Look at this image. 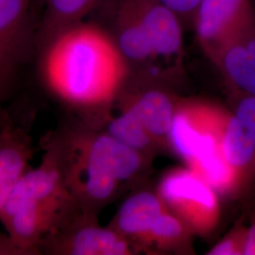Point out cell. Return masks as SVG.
I'll return each mask as SVG.
<instances>
[{"label": "cell", "mask_w": 255, "mask_h": 255, "mask_svg": "<svg viewBox=\"0 0 255 255\" xmlns=\"http://www.w3.org/2000/svg\"><path fill=\"white\" fill-rule=\"evenodd\" d=\"M39 255H123L128 254L125 238L116 229L101 228L92 216L80 214L44 237Z\"/></svg>", "instance_id": "cell-5"}, {"label": "cell", "mask_w": 255, "mask_h": 255, "mask_svg": "<svg viewBox=\"0 0 255 255\" xmlns=\"http://www.w3.org/2000/svg\"><path fill=\"white\" fill-rule=\"evenodd\" d=\"M99 2L100 0H44L43 15L36 29V46L65 27L82 22Z\"/></svg>", "instance_id": "cell-13"}, {"label": "cell", "mask_w": 255, "mask_h": 255, "mask_svg": "<svg viewBox=\"0 0 255 255\" xmlns=\"http://www.w3.org/2000/svg\"><path fill=\"white\" fill-rule=\"evenodd\" d=\"M28 166L9 193L0 222L25 255H39L37 246L48 234L82 214L68 191L52 151Z\"/></svg>", "instance_id": "cell-3"}, {"label": "cell", "mask_w": 255, "mask_h": 255, "mask_svg": "<svg viewBox=\"0 0 255 255\" xmlns=\"http://www.w3.org/2000/svg\"><path fill=\"white\" fill-rule=\"evenodd\" d=\"M162 213V205L157 197L149 192H141L123 202L115 220L114 229L122 236L149 234Z\"/></svg>", "instance_id": "cell-12"}, {"label": "cell", "mask_w": 255, "mask_h": 255, "mask_svg": "<svg viewBox=\"0 0 255 255\" xmlns=\"http://www.w3.org/2000/svg\"><path fill=\"white\" fill-rule=\"evenodd\" d=\"M14 119V116L0 102V130L3 129Z\"/></svg>", "instance_id": "cell-22"}, {"label": "cell", "mask_w": 255, "mask_h": 255, "mask_svg": "<svg viewBox=\"0 0 255 255\" xmlns=\"http://www.w3.org/2000/svg\"><path fill=\"white\" fill-rule=\"evenodd\" d=\"M32 0H0V102L13 101L22 72L34 57L36 30L31 25Z\"/></svg>", "instance_id": "cell-4"}, {"label": "cell", "mask_w": 255, "mask_h": 255, "mask_svg": "<svg viewBox=\"0 0 255 255\" xmlns=\"http://www.w3.org/2000/svg\"><path fill=\"white\" fill-rule=\"evenodd\" d=\"M247 230L245 227H237L231 235L210 251L212 255H244L246 243Z\"/></svg>", "instance_id": "cell-17"}, {"label": "cell", "mask_w": 255, "mask_h": 255, "mask_svg": "<svg viewBox=\"0 0 255 255\" xmlns=\"http://www.w3.org/2000/svg\"><path fill=\"white\" fill-rule=\"evenodd\" d=\"M106 123L105 130L109 134L136 150L144 148L149 143V133L130 108L118 117L108 119Z\"/></svg>", "instance_id": "cell-16"}, {"label": "cell", "mask_w": 255, "mask_h": 255, "mask_svg": "<svg viewBox=\"0 0 255 255\" xmlns=\"http://www.w3.org/2000/svg\"><path fill=\"white\" fill-rule=\"evenodd\" d=\"M0 255H24V253L15 245L7 233H0Z\"/></svg>", "instance_id": "cell-20"}, {"label": "cell", "mask_w": 255, "mask_h": 255, "mask_svg": "<svg viewBox=\"0 0 255 255\" xmlns=\"http://www.w3.org/2000/svg\"><path fill=\"white\" fill-rule=\"evenodd\" d=\"M160 193L167 203L183 212L211 217L218 209L215 190L197 172L182 170L167 176Z\"/></svg>", "instance_id": "cell-10"}, {"label": "cell", "mask_w": 255, "mask_h": 255, "mask_svg": "<svg viewBox=\"0 0 255 255\" xmlns=\"http://www.w3.org/2000/svg\"><path fill=\"white\" fill-rule=\"evenodd\" d=\"M180 221L172 216L162 213L155 221L149 234L160 240H172L182 235Z\"/></svg>", "instance_id": "cell-18"}, {"label": "cell", "mask_w": 255, "mask_h": 255, "mask_svg": "<svg viewBox=\"0 0 255 255\" xmlns=\"http://www.w3.org/2000/svg\"><path fill=\"white\" fill-rule=\"evenodd\" d=\"M204 129L194 123L188 114L181 112L175 115L168 134L177 152L193 163L199 152Z\"/></svg>", "instance_id": "cell-15"}, {"label": "cell", "mask_w": 255, "mask_h": 255, "mask_svg": "<svg viewBox=\"0 0 255 255\" xmlns=\"http://www.w3.org/2000/svg\"><path fill=\"white\" fill-rule=\"evenodd\" d=\"M244 255H255V212L251 226L247 230Z\"/></svg>", "instance_id": "cell-21"}, {"label": "cell", "mask_w": 255, "mask_h": 255, "mask_svg": "<svg viewBox=\"0 0 255 255\" xmlns=\"http://www.w3.org/2000/svg\"><path fill=\"white\" fill-rule=\"evenodd\" d=\"M171 9L183 25H192L194 14L201 0H158Z\"/></svg>", "instance_id": "cell-19"}, {"label": "cell", "mask_w": 255, "mask_h": 255, "mask_svg": "<svg viewBox=\"0 0 255 255\" xmlns=\"http://www.w3.org/2000/svg\"><path fill=\"white\" fill-rule=\"evenodd\" d=\"M92 130L64 123L46 132L42 142L52 150L75 201L93 213L114 197L120 182L135 174L140 157L106 130Z\"/></svg>", "instance_id": "cell-2"}, {"label": "cell", "mask_w": 255, "mask_h": 255, "mask_svg": "<svg viewBox=\"0 0 255 255\" xmlns=\"http://www.w3.org/2000/svg\"><path fill=\"white\" fill-rule=\"evenodd\" d=\"M130 109L136 114L150 136H164L169 133L175 114L171 101L164 93L146 92Z\"/></svg>", "instance_id": "cell-14"}, {"label": "cell", "mask_w": 255, "mask_h": 255, "mask_svg": "<svg viewBox=\"0 0 255 255\" xmlns=\"http://www.w3.org/2000/svg\"><path fill=\"white\" fill-rule=\"evenodd\" d=\"M214 60L236 90L255 98V20L233 37Z\"/></svg>", "instance_id": "cell-8"}, {"label": "cell", "mask_w": 255, "mask_h": 255, "mask_svg": "<svg viewBox=\"0 0 255 255\" xmlns=\"http://www.w3.org/2000/svg\"><path fill=\"white\" fill-rule=\"evenodd\" d=\"M33 58L46 97L76 112L101 110L126 75V61L113 35L83 21L39 43Z\"/></svg>", "instance_id": "cell-1"}, {"label": "cell", "mask_w": 255, "mask_h": 255, "mask_svg": "<svg viewBox=\"0 0 255 255\" xmlns=\"http://www.w3.org/2000/svg\"><path fill=\"white\" fill-rule=\"evenodd\" d=\"M35 147L29 128L13 119L0 130V219L9 193L29 166Z\"/></svg>", "instance_id": "cell-7"}, {"label": "cell", "mask_w": 255, "mask_h": 255, "mask_svg": "<svg viewBox=\"0 0 255 255\" xmlns=\"http://www.w3.org/2000/svg\"><path fill=\"white\" fill-rule=\"evenodd\" d=\"M254 20L252 0H201L192 26L201 46L215 59L219 50Z\"/></svg>", "instance_id": "cell-6"}, {"label": "cell", "mask_w": 255, "mask_h": 255, "mask_svg": "<svg viewBox=\"0 0 255 255\" xmlns=\"http://www.w3.org/2000/svg\"><path fill=\"white\" fill-rule=\"evenodd\" d=\"M220 146L226 162L237 172L240 184L255 173V138L235 114L224 119Z\"/></svg>", "instance_id": "cell-11"}, {"label": "cell", "mask_w": 255, "mask_h": 255, "mask_svg": "<svg viewBox=\"0 0 255 255\" xmlns=\"http://www.w3.org/2000/svg\"><path fill=\"white\" fill-rule=\"evenodd\" d=\"M148 33L157 58L178 57L182 46V24L158 0H129Z\"/></svg>", "instance_id": "cell-9"}]
</instances>
